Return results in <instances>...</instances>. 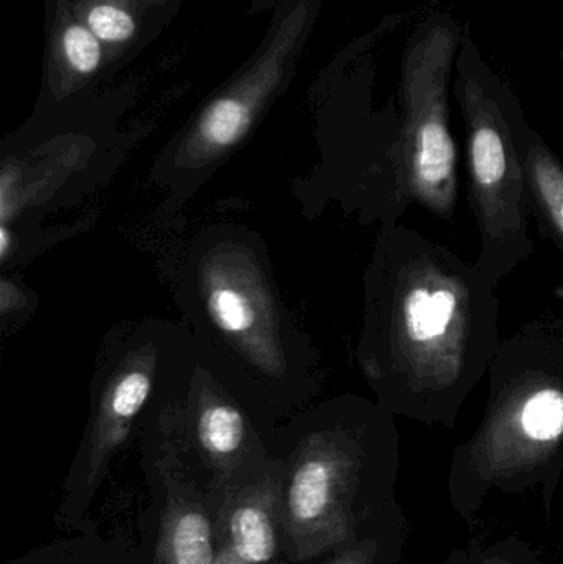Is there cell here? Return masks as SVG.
I'll return each mask as SVG.
<instances>
[{
    "instance_id": "6da1fadb",
    "label": "cell",
    "mask_w": 563,
    "mask_h": 564,
    "mask_svg": "<svg viewBox=\"0 0 563 564\" xmlns=\"http://www.w3.org/2000/svg\"><path fill=\"white\" fill-rule=\"evenodd\" d=\"M498 285L478 264L382 225L364 276L357 361L390 414L452 426L498 354Z\"/></svg>"
},
{
    "instance_id": "7a4b0ae2",
    "label": "cell",
    "mask_w": 563,
    "mask_h": 564,
    "mask_svg": "<svg viewBox=\"0 0 563 564\" xmlns=\"http://www.w3.org/2000/svg\"><path fill=\"white\" fill-rule=\"evenodd\" d=\"M182 311L228 360L278 401L316 390V357L288 315L263 243L243 228L195 240L178 280Z\"/></svg>"
},
{
    "instance_id": "3957f363",
    "label": "cell",
    "mask_w": 563,
    "mask_h": 564,
    "mask_svg": "<svg viewBox=\"0 0 563 564\" xmlns=\"http://www.w3.org/2000/svg\"><path fill=\"white\" fill-rule=\"evenodd\" d=\"M488 377L469 466L488 477L548 466L563 451V317L542 312L501 340Z\"/></svg>"
},
{
    "instance_id": "277c9868",
    "label": "cell",
    "mask_w": 563,
    "mask_h": 564,
    "mask_svg": "<svg viewBox=\"0 0 563 564\" xmlns=\"http://www.w3.org/2000/svg\"><path fill=\"white\" fill-rule=\"evenodd\" d=\"M456 98L465 121L468 200L479 234L476 260L498 285L534 253L532 207L522 154L528 124L519 102L488 76L462 66Z\"/></svg>"
},
{
    "instance_id": "5b68a950",
    "label": "cell",
    "mask_w": 563,
    "mask_h": 564,
    "mask_svg": "<svg viewBox=\"0 0 563 564\" xmlns=\"http://www.w3.org/2000/svg\"><path fill=\"white\" fill-rule=\"evenodd\" d=\"M458 25L436 17L410 40L403 62V121L397 169L403 197L442 220L458 204V149L450 128V78L459 45Z\"/></svg>"
},
{
    "instance_id": "8992f818",
    "label": "cell",
    "mask_w": 563,
    "mask_h": 564,
    "mask_svg": "<svg viewBox=\"0 0 563 564\" xmlns=\"http://www.w3.org/2000/svg\"><path fill=\"white\" fill-rule=\"evenodd\" d=\"M185 327L145 321L112 335L91 384V456L106 457L148 410Z\"/></svg>"
},
{
    "instance_id": "52a82bcc",
    "label": "cell",
    "mask_w": 563,
    "mask_h": 564,
    "mask_svg": "<svg viewBox=\"0 0 563 564\" xmlns=\"http://www.w3.org/2000/svg\"><path fill=\"white\" fill-rule=\"evenodd\" d=\"M522 154L532 215L542 235L563 253V162L529 124L522 129Z\"/></svg>"
},
{
    "instance_id": "ba28073f",
    "label": "cell",
    "mask_w": 563,
    "mask_h": 564,
    "mask_svg": "<svg viewBox=\"0 0 563 564\" xmlns=\"http://www.w3.org/2000/svg\"><path fill=\"white\" fill-rule=\"evenodd\" d=\"M336 457L313 456L304 460L294 474L290 487V509L300 522H313L323 517L331 502Z\"/></svg>"
},
{
    "instance_id": "9c48e42d",
    "label": "cell",
    "mask_w": 563,
    "mask_h": 564,
    "mask_svg": "<svg viewBox=\"0 0 563 564\" xmlns=\"http://www.w3.org/2000/svg\"><path fill=\"white\" fill-rule=\"evenodd\" d=\"M231 542L235 553L245 563L263 564L270 562L277 552L273 525L264 510L258 507H240L231 517Z\"/></svg>"
},
{
    "instance_id": "30bf717a",
    "label": "cell",
    "mask_w": 563,
    "mask_h": 564,
    "mask_svg": "<svg viewBox=\"0 0 563 564\" xmlns=\"http://www.w3.org/2000/svg\"><path fill=\"white\" fill-rule=\"evenodd\" d=\"M171 549L174 564H214L208 520L198 512L178 517L172 529Z\"/></svg>"
},
{
    "instance_id": "8fae6325",
    "label": "cell",
    "mask_w": 563,
    "mask_h": 564,
    "mask_svg": "<svg viewBox=\"0 0 563 564\" xmlns=\"http://www.w3.org/2000/svg\"><path fill=\"white\" fill-rule=\"evenodd\" d=\"M63 50L73 69L83 75H89L98 68L101 62L99 39L89 29L73 25L63 35Z\"/></svg>"
},
{
    "instance_id": "7c38bea8",
    "label": "cell",
    "mask_w": 563,
    "mask_h": 564,
    "mask_svg": "<svg viewBox=\"0 0 563 564\" xmlns=\"http://www.w3.org/2000/svg\"><path fill=\"white\" fill-rule=\"evenodd\" d=\"M88 29L102 42L119 43L134 35L136 22L126 10L102 3L89 10Z\"/></svg>"
}]
</instances>
